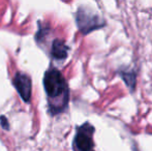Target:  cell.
I'll use <instances>...</instances> for the list:
<instances>
[{
  "instance_id": "6da1fadb",
  "label": "cell",
  "mask_w": 152,
  "mask_h": 151,
  "mask_svg": "<svg viewBox=\"0 0 152 151\" xmlns=\"http://www.w3.org/2000/svg\"><path fill=\"white\" fill-rule=\"evenodd\" d=\"M44 87L48 97L50 114L57 115L65 111L69 101V90L65 79L58 69H50L46 71Z\"/></svg>"
},
{
  "instance_id": "7a4b0ae2",
  "label": "cell",
  "mask_w": 152,
  "mask_h": 151,
  "mask_svg": "<svg viewBox=\"0 0 152 151\" xmlns=\"http://www.w3.org/2000/svg\"><path fill=\"white\" fill-rule=\"evenodd\" d=\"M76 21L79 30L83 34H88L106 25V22L99 16L86 8H79L76 15Z\"/></svg>"
},
{
  "instance_id": "5b68a950",
  "label": "cell",
  "mask_w": 152,
  "mask_h": 151,
  "mask_svg": "<svg viewBox=\"0 0 152 151\" xmlns=\"http://www.w3.org/2000/svg\"><path fill=\"white\" fill-rule=\"evenodd\" d=\"M52 56L56 60H63L67 57L68 47L65 44V42L61 39H55L52 44Z\"/></svg>"
},
{
  "instance_id": "3957f363",
  "label": "cell",
  "mask_w": 152,
  "mask_h": 151,
  "mask_svg": "<svg viewBox=\"0 0 152 151\" xmlns=\"http://www.w3.org/2000/svg\"><path fill=\"white\" fill-rule=\"evenodd\" d=\"M94 127L89 122L77 127L76 136L72 141L74 151H94Z\"/></svg>"
},
{
  "instance_id": "52a82bcc",
  "label": "cell",
  "mask_w": 152,
  "mask_h": 151,
  "mask_svg": "<svg viewBox=\"0 0 152 151\" xmlns=\"http://www.w3.org/2000/svg\"><path fill=\"white\" fill-rule=\"evenodd\" d=\"M0 124L3 129H6V131L10 129V123H8V120L5 116H0Z\"/></svg>"
},
{
  "instance_id": "277c9868",
  "label": "cell",
  "mask_w": 152,
  "mask_h": 151,
  "mask_svg": "<svg viewBox=\"0 0 152 151\" xmlns=\"http://www.w3.org/2000/svg\"><path fill=\"white\" fill-rule=\"evenodd\" d=\"M14 86L20 94L21 98L25 103H29L31 99V80L25 74L18 73L14 78Z\"/></svg>"
},
{
  "instance_id": "8992f818",
  "label": "cell",
  "mask_w": 152,
  "mask_h": 151,
  "mask_svg": "<svg viewBox=\"0 0 152 151\" xmlns=\"http://www.w3.org/2000/svg\"><path fill=\"white\" fill-rule=\"evenodd\" d=\"M120 76L121 78L125 81V84L129 87L130 90L134 88L136 86V73L134 71H120Z\"/></svg>"
}]
</instances>
